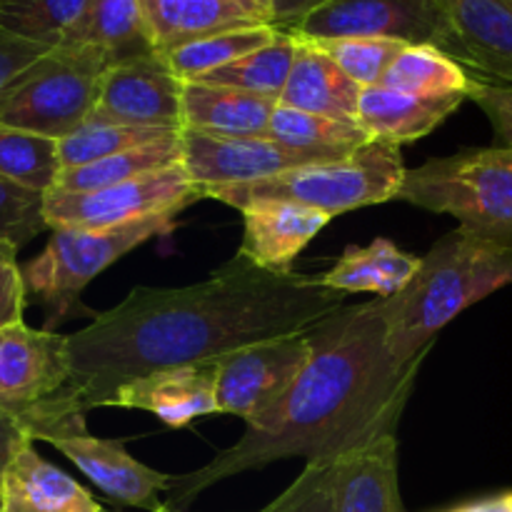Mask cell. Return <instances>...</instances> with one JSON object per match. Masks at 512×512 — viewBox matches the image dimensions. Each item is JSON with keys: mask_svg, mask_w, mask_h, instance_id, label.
Returning a JSON list of instances; mask_svg holds the SVG:
<instances>
[{"mask_svg": "<svg viewBox=\"0 0 512 512\" xmlns=\"http://www.w3.org/2000/svg\"><path fill=\"white\" fill-rule=\"evenodd\" d=\"M408 168L398 145L370 140L353 155L330 163H310L285 170L273 178L243 185H220L203 190L205 198L243 210L260 200H283L328 213L330 218L348 210L388 203L398 198Z\"/></svg>", "mask_w": 512, "mask_h": 512, "instance_id": "4", "label": "cell"}, {"mask_svg": "<svg viewBox=\"0 0 512 512\" xmlns=\"http://www.w3.org/2000/svg\"><path fill=\"white\" fill-rule=\"evenodd\" d=\"M185 80L173 73L163 53L110 65L100 83L98 103L88 120L143 128H183Z\"/></svg>", "mask_w": 512, "mask_h": 512, "instance_id": "12", "label": "cell"}, {"mask_svg": "<svg viewBox=\"0 0 512 512\" xmlns=\"http://www.w3.org/2000/svg\"><path fill=\"white\" fill-rule=\"evenodd\" d=\"M295 40L298 48H295L293 70L278 105L355 123L363 88L353 83L318 43L305 38Z\"/></svg>", "mask_w": 512, "mask_h": 512, "instance_id": "22", "label": "cell"}, {"mask_svg": "<svg viewBox=\"0 0 512 512\" xmlns=\"http://www.w3.org/2000/svg\"><path fill=\"white\" fill-rule=\"evenodd\" d=\"M90 0H0V30L58 48L83 18Z\"/></svg>", "mask_w": 512, "mask_h": 512, "instance_id": "32", "label": "cell"}, {"mask_svg": "<svg viewBox=\"0 0 512 512\" xmlns=\"http://www.w3.org/2000/svg\"><path fill=\"white\" fill-rule=\"evenodd\" d=\"M45 228V195L0 175V243L23 248Z\"/></svg>", "mask_w": 512, "mask_h": 512, "instance_id": "35", "label": "cell"}, {"mask_svg": "<svg viewBox=\"0 0 512 512\" xmlns=\"http://www.w3.org/2000/svg\"><path fill=\"white\" fill-rule=\"evenodd\" d=\"M263 3L270 8L275 28L283 30V33H290V30L298 28L310 13L323 8L330 0H263Z\"/></svg>", "mask_w": 512, "mask_h": 512, "instance_id": "40", "label": "cell"}, {"mask_svg": "<svg viewBox=\"0 0 512 512\" xmlns=\"http://www.w3.org/2000/svg\"><path fill=\"white\" fill-rule=\"evenodd\" d=\"M158 53L223 30L273 25L263 0H138Z\"/></svg>", "mask_w": 512, "mask_h": 512, "instance_id": "18", "label": "cell"}, {"mask_svg": "<svg viewBox=\"0 0 512 512\" xmlns=\"http://www.w3.org/2000/svg\"><path fill=\"white\" fill-rule=\"evenodd\" d=\"M313 358L243 438L190 475L173 478L165 505L183 510L225 478L275 460H338L395 433L423 360L400 365L388 345L383 298L340 308L310 328Z\"/></svg>", "mask_w": 512, "mask_h": 512, "instance_id": "2", "label": "cell"}, {"mask_svg": "<svg viewBox=\"0 0 512 512\" xmlns=\"http://www.w3.org/2000/svg\"><path fill=\"white\" fill-rule=\"evenodd\" d=\"M280 30L275 25H255V28H238V30H223V33L205 35V38L190 40V43L178 45V48L168 50L165 60L185 83L200 80L203 75L213 73V70L225 68V65L235 63V60L245 58V55L255 53V50L265 48L278 38Z\"/></svg>", "mask_w": 512, "mask_h": 512, "instance_id": "29", "label": "cell"}, {"mask_svg": "<svg viewBox=\"0 0 512 512\" xmlns=\"http://www.w3.org/2000/svg\"><path fill=\"white\" fill-rule=\"evenodd\" d=\"M100 512H110V510H105V508H103V510H100Z\"/></svg>", "mask_w": 512, "mask_h": 512, "instance_id": "45", "label": "cell"}, {"mask_svg": "<svg viewBox=\"0 0 512 512\" xmlns=\"http://www.w3.org/2000/svg\"><path fill=\"white\" fill-rule=\"evenodd\" d=\"M313 358L310 330L248 345L218 360L215 400L218 413L245 423L268 410L298 380Z\"/></svg>", "mask_w": 512, "mask_h": 512, "instance_id": "11", "label": "cell"}, {"mask_svg": "<svg viewBox=\"0 0 512 512\" xmlns=\"http://www.w3.org/2000/svg\"><path fill=\"white\" fill-rule=\"evenodd\" d=\"M180 130L85 120L78 130H73V133L65 135L63 140H58L60 163H63V168H80V165L95 163V160H103L108 158V155H118L125 153V150L153 143V140L168 138V135L180 133Z\"/></svg>", "mask_w": 512, "mask_h": 512, "instance_id": "33", "label": "cell"}, {"mask_svg": "<svg viewBox=\"0 0 512 512\" xmlns=\"http://www.w3.org/2000/svg\"><path fill=\"white\" fill-rule=\"evenodd\" d=\"M295 48H298L295 35L280 30L278 38L265 45V48L225 65V68L213 70V73L203 75V78L193 80V83L225 85V88L245 90V93L280 100L285 83L290 78V70H293Z\"/></svg>", "mask_w": 512, "mask_h": 512, "instance_id": "30", "label": "cell"}, {"mask_svg": "<svg viewBox=\"0 0 512 512\" xmlns=\"http://www.w3.org/2000/svg\"><path fill=\"white\" fill-rule=\"evenodd\" d=\"M468 100H473L485 118L490 120L498 138L500 148L512 150V85L490 83V80H475L470 88Z\"/></svg>", "mask_w": 512, "mask_h": 512, "instance_id": "37", "label": "cell"}, {"mask_svg": "<svg viewBox=\"0 0 512 512\" xmlns=\"http://www.w3.org/2000/svg\"><path fill=\"white\" fill-rule=\"evenodd\" d=\"M475 80L478 75L470 73L463 63L435 45H408L390 65L380 85L425 95V98H448V95L468 98Z\"/></svg>", "mask_w": 512, "mask_h": 512, "instance_id": "28", "label": "cell"}, {"mask_svg": "<svg viewBox=\"0 0 512 512\" xmlns=\"http://www.w3.org/2000/svg\"><path fill=\"white\" fill-rule=\"evenodd\" d=\"M173 230L175 215H160L105 230H53L43 253L23 268L25 295L48 310L45 330H53L70 318L90 280L98 278L133 248Z\"/></svg>", "mask_w": 512, "mask_h": 512, "instance_id": "6", "label": "cell"}, {"mask_svg": "<svg viewBox=\"0 0 512 512\" xmlns=\"http://www.w3.org/2000/svg\"><path fill=\"white\" fill-rule=\"evenodd\" d=\"M398 200L458 218L475 238L512 248V150L470 148L408 170Z\"/></svg>", "mask_w": 512, "mask_h": 512, "instance_id": "5", "label": "cell"}, {"mask_svg": "<svg viewBox=\"0 0 512 512\" xmlns=\"http://www.w3.org/2000/svg\"><path fill=\"white\" fill-rule=\"evenodd\" d=\"M183 168L203 190L273 178L285 170L310 165L270 138H225L183 128Z\"/></svg>", "mask_w": 512, "mask_h": 512, "instance_id": "14", "label": "cell"}, {"mask_svg": "<svg viewBox=\"0 0 512 512\" xmlns=\"http://www.w3.org/2000/svg\"><path fill=\"white\" fill-rule=\"evenodd\" d=\"M155 512H183V510H175V508H168V505H160V508L158 510H155Z\"/></svg>", "mask_w": 512, "mask_h": 512, "instance_id": "43", "label": "cell"}, {"mask_svg": "<svg viewBox=\"0 0 512 512\" xmlns=\"http://www.w3.org/2000/svg\"><path fill=\"white\" fill-rule=\"evenodd\" d=\"M205 193L183 163L160 173L90 193H45V223L50 230H105L138 220L175 215L203 200Z\"/></svg>", "mask_w": 512, "mask_h": 512, "instance_id": "9", "label": "cell"}, {"mask_svg": "<svg viewBox=\"0 0 512 512\" xmlns=\"http://www.w3.org/2000/svg\"><path fill=\"white\" fill-rule=\"evenodd\" d=\"M420 268V258L405 253L385 238H375L368 248H348L328 273L318 275L320 285L338 293H375L393 298L403 293Z\"/></svg>", "mask_w": 512, "mask_h": 512, "instance_id": "24", "label": "cell"}, {"mask_svg": "<svg viewBox=\"0 0 512 512\" xmlns=\"http://www.w3.org/2000/svg\"><path fill=\"white\" fill-rule=\"evenodd\" d=\"M18 420L30 440H45L60 450L115 503L148 512L163 505L160 493H168L173 475L158 473L135 460L125 450L123 440L95 438L85 425V413L68 408L58 395L25 410Z\"/></svg>", "mask_w": 512, "mask_h": 512, "instance_id": "8", "label": "cell"}, {"mask_svg": "<svg viewBox=\"0 0 512 512\" xmlns=\"http://www.w3.org/2000/svg\"><path fill=\"white\" fill-rule=\"evenodd\" d=\"M60 45H90L108 55L110 65L158 53L138 0H90L83 18Z\"/></svg>", "mask_w": 512, "mask_h": 512, "instance_id": "25", "label": "cell"}, {"mask_svg": "<svg viewBox=\"0 0 512 512\" xmlns=\"http://www.w3.org/2000/svg\"><path fill=\"white\" fill-rule=\"evenodd\" d=\"M445 512H512V490L488 495V498L480 500H470V503H463L458 508H450Z\"/></svg>", "mask_w": 512, "mask_h": 512, "instance_id": "42", "label": "cell"}, {"mask_svg": "<svg viewBox=\"0 0 512 512\" xmlns=\"http://www.w3.org/2000/svg\"><path fill=\"white\" fill-rule=\"evenodd\" d=\"M215 363L165 368L120 385L105 408H133L153 413L170 428H185L198 418L218 413Z\"/></svg>", "mask_w": 512, "mask_h": 512, "instance_id": "15", "label": "cell"}, {"mask_svg": "<svg viewBox=\"0 0 512 512\" xmlns=\"http://www.w3.org/2000/svg\"><path fill=\"white\" fill-rule=\"evenodd\" d=\"M463 100L468 98L463 95L425 98V95L375 85V88H363L360 93L355 123L368 133L370 140H383L400 148L433 133L450 113L463 105Z\"/></svg>", "mask_w": 512, "mask_h": 512, "instance_id": "21", "label": "cell"}, {"mask_svg": "<svg viewBox=\"0 0 512 512\" xmlns=\"http://www.w3.org/2000/svg\"><path fill=\"white\" fill-rule=\"evenodd\" d=\"M110 60L90 45H58L20 75L0 108V125L63 140L98 103Z\"/></svg>", "mask_w": 512, "mask_h": 512, "instance_id": "7", "label": "cell"}, {"mask_svg": "<svg viewBox=\"0 0 512 512\" xmlns=\"http://www.w3.org/2000/svg\"><path fill=\"white\" fill-rule=\"evenodd\" d=\"M290 35L305 40L390 38L408 45H435L458 55L448 18L433 0H330Z\"/></svg>", "mask_w": 512, "mask_h": 512, "instance_id": "10", "label": "cell"}, {"mask_svg": "<svg viewBox=\"0 0 512 512\" xmlns=\"http://www.w3.org/2000/svg\"><path fill=\"white\" fill-rule=\"evenodd\" d=\"M335 512H405L398 480V438L380 435L335 460Z\"/></svg>", "mask_w": 512, "mask_h": 512, "instance_id": "19", "label": "cell"}, {"mask_svg": "<svg viewBox=\"0 0 512 512\" xmlns=\"http://www.w3.org/2000/svg\"><path fill=\"white\" fill-rule=\"evenodd\" d=\"M505 285H512V248L460 228L443 235L420 258L408 288L383 298L395 360L400 365L423 360L450 320Z\"/></svg>", "mask_w": 512, "mask_h": 512, "instance_id": "3", "label": "cell"}, {"mask_svg": "<svg viewBox=\"0 0 512 512\" xmlns=\"http://www.w3.org/2000/svg\"><path fill=\"white\" fill-rule=\"evenodd\" d=\"M103 505L78 483L23 445L10 460L0 488V512H100Z\"/></svg>", "mask_w": 512, "mask_h": 512, "instance_id": "20", "label": "cell"}, {"mask_svg": "<svg viewBox=\"0 0 512 512\" xmlns=\"http://www.w3.org/2000/svg\"><path fill=\"white\" fill-rule=\"evenodd\" d=\"M238 255L268 273H293V260L330 223V215L283 200H260L243 210Z\"/></svg>", "mask_w": 512, "mask_h": 512, "instance_id": "17", "label": "cell"}, {"mask_svg": "<svg viewBox=\"0 0 512 512\" xmlns=\"http://www.w3.org/2000/svg\"><path fill=\"white\" fill-rule=\"evenodd\" d=\"M28 443H33V440L25 433L23 423H20L15 415L0 410V488H3V475L5 470H8L10 460H13L15 453Z\"/></svg>", "mask_w": 512, "mask_h": 512, "instance_id": "41", "label": "cell"}, {"mask_svg": "<svg viewBox=\"0 0 512 512\" xmlns=\"http://www.w3.org/2000/svg\"><path fill=\"white\" fill-rule=\"evenodd\" d=\"M70 380L68 335L25 323L0 330V410H25L55 398Z\"/></svg>", "mask_w": 512, "mask_h": 512, "instance_id": "13", "label": "cell"}, {"mask_svg": "<svg viewBox=\"0 0 512 512\" xmlns=\"http://www.w3.org/2000/svg\"><path fill=\"white\" fill-rule=\"evenodd\" d=\"M180 160H183V140H180V133H175L168 135V138L153 140L148 145H140V148L80 165V168H63L58 173L53 190H60V193L103 190L110 188V185L128 183V180L143 178V175L168 170L178 165Z\"/></svg>", "mask_w": 512, "mask_h": 512, "instance_id": "27", "label": "cell"}, {"mask_svg": "<svg viewBox=\"0 0 512 512\" xmlns=\"http://www.w3.org/2000/svg\"><path fill=\"white\" fill-rule=\"evenodd\" d=\"M335 460L308 463L300 478L260 512H335Z\"/></svg>", "mask_w": 512, "mask_h": 512, "instance_id": "36", "label": "cell"}, {"mask_svg": "<svg viewBox=\"0 0 512 512\" xmlns=\"http://www.w3.org/2000/svg\"><path fill=\"white\" fill-rule=\"evenodd\" d=\"M63 170L55 138L0 125V175L23 188L50 193Z\"/></svg>", "mask_w": 512, "mask_h": 512, "instance_id": "31", "label": "cell"}, {"mask_svg": "<svg viewBox=\"0 0 512 512\" xmlns=\"http://www.w3.org/2000/svg\"><path fill=\"white\" fill-rule=\"evenodd\" d=\"M458 43L455 60L480 80L512 85V5L505 0H433Z\"/></svg>", "mask_w": 512, "mask_h": 512, "instance_id": "16", "label": "cell"}, {"mask_svg": "<svg viewBox=\"0 0 512 512\" xmlns=\"http://www.w3.org/2000/svg\"><path fill=\"white\" fill-rule=\"evenodd\" d=\"M48 45L30 43V40L15 38V35L3 33L0 30V108L8 100L10 90L18 85L20 75L30 68V65L38 63L43 55H48Z\"/></svg>", "mask_w": 512, "mask_h": 512, "instance_id": "39", "label": "cell"}, {"mask_svg": "<svg viewBox=\"0 0 512 512\" xmlns=\"http://www.w3.org/2000/svg\"><path fill=\"white\" fill-rule=\"evenodd\" d=\"M338 290L318 275L268 273L243 255L185 288H135L123 303L68 335V408H105L120 385L165 368L215 363L265 340L305 333L338 313Z\"/></svg>", "mask_w": 512, "mask_h": 512, "instance_id": "1", "label": "cell"}, {"mask_svg": "<svg viewBox=\"0 0 512 512\" xmlns=\"http://www.w3.org/2000/svg\"><path fill=\"white\" fill-rule=\"evenodd\" d=\"M505 3H508V5H512V0H505Z\"/></svg>", "mask_w": 512, "mask_h": 512, "instance_id": "44", "label": "cell"}, {"mask_svg": "<svg viewBox=\"0 0 512 512\" xmlns=\"http://www.w3.org/2000/svg\"><path fill=\"white\" fill-rule=\"evenodd\" d=\"M25 280L18 265V248L13 243H0V330L23 323Z\"/></svg>", "mask_w": 512, "mask_h": 512, "instance_id": "38", "label": "cell"}, {"mask_svg": "<svg viewBox=\"0 0 512 512\" xmlns=\"http://www.w3.org/2000/svg\"><path fill=\"white\" fill-rule=\"evenodd\" d=\"M278 100L225 85L185 83L183 128L225 138H268Z\"/></svg>", "mask_w": 512, "mask_h": 512, "instance_id": "23", "label": "cell"}, {"mask_svg": "<svg viewBox=\"0 0 512 512\" xmlns=\"http://www.w3.org/2000/svg\"><path fill=\"white\" fill-rule=\"evenodd\" d=\"M268 138L300 155L308 163H330L353 155L370 143L368 133L358 123L335 120L328 115L303 113V110L278 105L270 118Z\"/></svg>", "mask_w": 512, "mask_h": 512, "instance_id": "26", "label": "cell"}, {"mask_svg": "<svg viewBox=\"0 0 512 512\" xmlns=\"http://www.w3.org/2000/svg\"><path fill=\"white\" fill-rule=\"evenodd\" d=\"M313 43H318L360 88H375L383 83L390 65L408 48V43L390 38H335L313 40Z\"/></svg>", "mask_w": 512, "mask_h": 512, "instance_id": "34", "label": "cell"}]
</instances>
